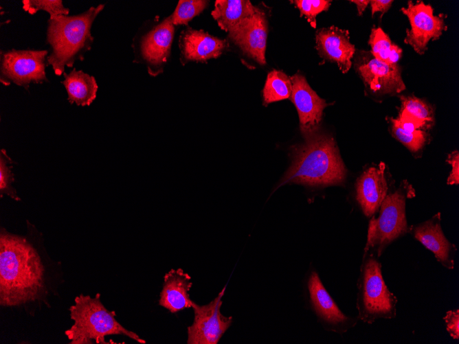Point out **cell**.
Instances as JSON below:
<instances>
[{
	"label": "cell",
	"instance_id": "cell-20",
	"mask_svg": "<svg viewBox=\"0 0 459 344\" xmlns=\"http://www.w3.org/2000/svg\"><path fill=\"white\" fill-rule=\"evenodd\" d=\"M64 80L60 83L67 93V100L77 106H89L96 99L98 86L94 76L82 70L74 68L68 73H63Z\"/></svg>",
	"mask_w": 459,
	"mask_h": 344
},
{
	"label": "cell",
	"instance_id": "cell-24",
	"mask_svg": "<svg viewBox=\"0 0 459 344\" xmlns=\"http://www.w3.org/2000/svg\"><path fill=\"white\" fill-rule=\"evenodd\" d=\"M292 84L290 78L278 70H272L267 74L263 88V101L265 104L290 98Z\"/></svg>",
	"mask_w": 459,
	"mask_h": 344
},
{
	"label": "cell",
	"instance_id": "cell-19",
	"mask_svg": "<svg viewBox=\"0 0 459 344\" xmlns=\"http://www.w3.org/2000/svg\"><path fill=\"white\" fill-rule=\"evenodd\" d=\"M192 286L190 275L182 268L170 269L164 277L159 304L172 313L192 308L189 295Z\"/></svg>",
	"mask_w": 459,
	"mask_h": 344
},
{
	"label": "cell",
	"instance_id": "cell-11",
	"mask_svg": "<svg viewBox=\"0 0 459 344\" xmlns=\"http://www.w3.org/2000/svg\"><path fill=\"white\" fill-rule=\"evenodd\" d=\"M403 13L410 21V29L406 30L405 43L411 45L419 54H423L427 49L430 40H437L446 30L444 14L435 16L434 9L423 1L414 3L409 1L407 6L401 8Z\"/></svg>",
	"mask_w": 459,
	"mask_h": 344
},
{
	"label": "cell",
	"instance_id": "cell-31",
	"mask_svg": "<svg viewBox=\"0 0 459 344\" xmlns=\"http://www.w3.org/2000/svg\"><path fill=\"white\" fill-rule=\"evenodd\" d=\"M448 162L451 165L452 170L448 177L447 184L458 185L459 183V154L458 150L452 152L449 155Z\"/></svg>",
	"mask_w": 459,
	"mask_h": 344
},
{
	"label": "cell",
	"instance_id": "cell-21",
	"mask_svg": "<svg viewBox=\"0 0 459 344\" xmlns=\"http://www.w3.org/2000/svg\"><path fill=\"white\" fill-rule=\"evenodd\" d=\"M259 10L249 0H216L212 16L219 26L228 32L232 27Z\"/></svg>",
	"mask_w": 459,
	"mask_h": 344
},
{
	"label": "cell",
	"instance_id": "cell-8",
	"mask_svg": "<svg viewBox=\"0 0 459 344\" xmlns=\"http://www.w3.org/2000/svg\"><path fill=\"white\" fill-rule=\"evenodd\" d=\"M305 284L308 304L326 330L343 334L357 324L356 319L342 312L314 269L309 271Z\"/></svg>",
	"mask_w": 459,
	"mask_h": 344
},
{
	"label": "cell",
	"instance_id": "cell-9",
	"mask_svg": "<svg viewBox=\"0 0 459 344\" xmlns=\"http://www.w3.org/2000/svg\"><path fill=\"white\" fill-rule=\"evenodd\" d=\"M226 286L210 303L199 306L193 301L194 321L188 327V344H216L230 327L232 317L221 312Z\"/></svg>",
	"mask_w": 459,
	"mask_h": 344
},
{
	"label": "cell",
	"instance_id": "cell-3",
	"mask_svg": "<svg viewBox=\"0 0 459 344\" xmlns=\"http://www.w3.org/2000/svg\"><path fill=\"white\" fill-rule=\"evenodd\" d=\"M104 8V4H99L76 15L49 18L46 43L50 51L47 62L56 76L63 75L65 68L72 67L76 61H82L91 49L94 40L91 27Z\"/></svg>",
	"mask_w": 459,
	"mask_h": 344
},
{
	"label": "cell",
	"instance_id": "cell-16",
	"mask_svg": "<svg viewBox=\"0 0 459 344\" xmlns=\"http://www.w3.org/2000/svg\"><path fill=\"white\" fill-rule=\"evenodd\" d=\"M384 170L385 164L381 163L368 168L357 181L355 198L367 218L376 214L388 194Z\"/></svg>",
	"mask_w": 459,
	"mask_h": 344
},
{
	"label": "cell",
	"instance_id": "cell-26",
	"mask_svg": "<svg viewBox=\"0 0 459 344\" xmlns=\"http://www.w3.org/2000/svg\"><path fill=\"white\" fill-rule=\"evenodd\" d=\"M208 2L203 0H181L169 17L174 25H186L203 11Z\"/></svg>",
	"mask_w": 459,
	"mask_h": 344
},
{
	"label": "cell",
	"instance_id": "cell-29",
	"mask_svg": "<svg viewBox=\"0 0 459 344\" xmlns=\"http://www.w3.org/2000/svg\"><path fill=\"white\" fill-rule=\"evenodd\" d=\"M300 12V15H305L313 27H316V16L330 6L331 1L326 0H295L291 1Z\"/></svg>",
	"mask_w": 459,
	"mask_h": 344
},
{
	"label": "cell",
	"instance_id": "cell-2",
	"mask_svg": "<svg viewBox=\"0 0 459 344\" xmlns=\"http://www.w3.org/2000/svg\"><path fill=\"white\" fill-rule=\"evenodd\" d=\"M304 137L305 142L292 150L293 162L282 184L326 186L342 183L346 169L334 139L319 130Z\"/></svg>",
	"mask_w": 459,
	"mask_h": 344
},
{
	"label": "cell",
	"instance_id": "cell-15",
	"mask_svg": "<svg viewBox=\"0 0 459 344\" xmlns=\"http://www.w3.org/2000/svg\"><path fill=\"white\" fill-rule=\"evenodd\" d=\"M315 40L320 56L337 63L342 73H347L355 52L348 31L334 25L321 28L316 32Z\"/></svg>",
	"mask_w": 459,
	"mask_h": 344
},
{
	"label": "cell",
	"instance_id": "cell-28",
	"mask_svg": "<svg viewBox=\"0 0 459 344\" xmlns=\"http://www.w3.org/2000/svg\"><path fill=\"white\" fill-rule=\"evenodd\" d=\"M12 163L11 159L8 156L5 150L1 149L0 152V193L7 194L12 198L19 200L16 191L12 187V183L14 181V175L12 173L10 165Z\"/></svg>",
	"mask_w": 459,
	"mask_h": 344
},
{
	"label": "cell",
	"instance_id": "cell-18",
	"mask_svg": "<svg viewBox=\"0 0 459 344\" xmlns=\"http://www.w3.org/2000/svg\"><path fill=\"white\" fill-rule=\"evenodd\" d=\"M227 46L225 40L209 34L203 30L187 29L179 39L181 60L183 62H205L221 55Z\"/></svg>",
	"mask_w": 459,
	"mask_h": 344
},
{
	"label": "cell",
	"instance_id": "cell-4",
	"mask_svg": "<svg viewBox=\"0 0 459 344\" xmlns=\"http://www.w3.org/2000/svg\"><path fill=\"white\" fill-rule=\"evenodd\" d=\"M72 326L65 332L71 344L109 343V335H124L144 344L146 341L123 327L115 319V312L109 311L100 301V295L92 298L80 294L69 309Z\"/></svg>",
	"mask_w": 459,
	"mask_h": 344
},
{
	"label": "cell",
	"instance_id": "cell-33",
	"mask_svg": "<svg viewBox=\"0 0 459 344\" xmlns=\"http://www.w3.org/2000/svg\"><path fill=\"white\" fill-rule=\"evenodd\" d=\"M350 2H352L356 4L357 10L359 15H361L364 10L366 9L368 4L370 3V1L367 0H352Z\"/></svg>",
	"mask_w": 459,
	"mask_h": 344
},
{
	"label": "cell",
	"instance_id": "cell-12",
	"mask_svg": "<svg viewBox=\"0 0 459 344\" xmlns=\"http://www.w3.org/2000/svg\"><path fill=\"white\" fill-rule=\"evenodd\" d=\"M292 90L290 95L300 119V127L306 137L319 130L323 111L328 104L311 88L306 78L298 73L290 77Z\"/></svg>",
	"mask_w": 459,
	"mask_h": 344
},
{
	"label": "cell",
	"instance_id": "cell-25",
	"mask_svg": "<svg viewBox=\"0 0 459 344\" xmlns=\"http://www.w3.org/2000/svg\"><path fill=\"white\" fill-rule=\"evenodd\" d=\"M401 107L399 116L413 121L421 129L428 128L433 122L431 108L422 100L414 96H401Z\"/></svg>",
	"mask_w": 459,
	"mask_h": 344
},
{
	"label": "cell",
	"instance_id": "cell-10",
	"mask_svg": "<svg viewBox=\"0 0 459 344\" xmlns=\"http://www.w3.org/2000/svg\"><path fill=\"white\" fill-rule=\"evenodd\" d=\"M170 17L153 25L134 41L135 58L144 63L151 76L162 71L170 53L175 27Z\"/></svg>",
	"mask_w": 459,
	"mask_h": 344
},
{
	"label": "cell",
	"instance_id": "cell-7",
	"mask_svg": "<svg viewBox=\"0 0 459 344\" xmlns=\"http://www.w3.org/2000/svg\"><path fill=\"white\" fill-rule=\"evenodd\" d=\"M48 50L15 49L0 52V82L28 90L31 84L48 82L45 67Z\"/></svg>",
	"mask_w": 459,
	"mask_h": 344
},
{
	"label": "cell",
	"instance_id": "cell-17",
	"mask_svg": "<svg viewBox=\"0 0 459 344\" xmlns=\"http://www.w3.org/2000/svg\"><path fill=\"white\" fill-rule=\"evenodd\" d=\"M412 233L416 240L433 253L443 266L449 270L454 268L456 248L443 232L440 213L414 226Z\"/></svg>",
	"mask_w": 459,
	"mask_h": 344
},
{
	"label": "cell",
	"instance_id": "cell-32",
	"mask_svg": "<svg viewBox=\"0 0 459 344\" xmlns=\"http://www.w3.org/2000/svg\"><path fill=\"white\" fill-rule=\"evenodd\" d=\"M393 1L392 0H372L370 1L372 9V15L377 12H381L382 14L387 12L391 6Z\"/></svg>",
	"mask_w": 459,
	"mask_h": 344
},
{
	"label": "cell",
	"instance_id": "cell-14",
	"mask_svg": "<svg viewBox=\"0 0 459 344\" xmlns=\"http://www.w3.org/2000/svg\"><path fill=\"white\" fill-rule=\"evenodd\" d=\"M355 69L374 93H399L405 89L397 64H387L372 56L355 64Z\"/></svg>",
	"mask_w": 459,
	"mask_h": 344
},
{
	"label": "cell",
	"instance_id": "cell-6",
	"mask_svg": "<svg viewBox=\"0 0 459 344\" xmlns=\"http://www.w3.org/2000/svg\"><path fill=\"white\" fill-rule=\"evenodd\" d=\"M414 195L413 188L405 183L387 194L378 210V216H372L370 220L364 251H370L379 257L391 242L407 233L405 203Z\"/></svg>",
	"mask_w": 459,
	"mask_h": 344
},
{
	"label": "cell",
	"instance_id": "cell-1",
	"mask_svg": "<svg viewBox=\"0 0 459 344\" xmlns=\"http://www.w3.org/2000/svg\"><path fill=\"white\" fill-rule=\"evenodd\" d=\"M44 289V267L27 240L5 230L0 236V304L15 306L33 301Z\"/></svg>",
	"mask_w": 459,
	"mask_h": 344
},
{
	"label": "cell",
	"instance_id": "cell-5",
	"mask_svg": "<svg viewBox=\"0 0 459 344\" xmlns=\"http://www.w3.org/2000/svg\"><path fill=\"white\" fill-rule=\"evenodd\" d=\"M357 286L360 321L371 324L379 319L396 317L398 299L385 283L379 257L370 251H364Z\"/></svg>",
	"mask_w": 459,
	"mask_h": 344
},
{
	"label": "cell",
	"instance_id": "cell-23",
	"mask_svg": "<svg viewBox=\"0 0 459 344\" xmlns=\"http://www.w3.org/2000/svg\"><path fill=\"white\" fill-rule=\"evenodd\" d=\"M374 58L387 64H397L401 57L402 49L393 44L381 28L372 29L368 41Z\"/></svg>",
	"mask_w": 459,
	"mask_h": 344
},
{
	"label": "cell",
	"instance_id": "cell-13",
	"mask_svg": "<svg viewBox=\"0 0 459 344\" xmlns=\"http://www.w3.org/2000/svg\"><path fill=\"white\" fill-rule=\"evenodd\" d=\"M229 38L248 57L265 65L267 21L260 9L228 31Z\"/></svg>",
	"mask_w": 459,
	"mask_h": 344
},
{
	"label": "cell",
	"instance_id": "cell-30",
	"mask_svg": "<svg viewBox=\"0 0 459 344\" xmlns=\"http://www.w3.org/2000/svg\"><path fill=\"white\" fill-rule=\"evenodd\" d=\"M445 327L450 336L455 340L459 339V310H451L443 317Z\"/></svg>",
	"mask_w": 459,
	"mask_h": 344
},
{
	"label": "cell",
	"instance_id": "cell-22",
	"mask_svg": "<svg viewBox=\"0 0 459 344\" xmlns=\"http://www.w3.org/2000/svg\"><path fill=\"white\" fill-rule=\"evenodd\" d=\"M392 135L413 152L420 150L426 141V135L413 121L401 116L390 118Z\"/></svg>",
	"mask_w": 459,
	"mask_h": 344
},
{
	"label": "cell",
	"instance_id": "cell-27",
	"mask_svg": "<svg viewBox=\"0 0 459 344\" xmlns=\"http://www.w3.org/2000/svg\"><path fill=\"white\" fill-rule=\"evenodd\" d=\"M22 3L23 9L31 15L40 10L49 13V18L69 14V9L65 7L62 0H23Z\"/></svg>",
	"mask_w": 459,
	"mask_h": 344
}]
</instances>
